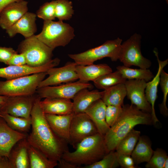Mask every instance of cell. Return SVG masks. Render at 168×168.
<instances>
[{"label": "cell", "mask_w": 168, "mask_h": 168, "mask_svg": "<svg viewBox=\"0 0 168 168\" xmlns=\"http://www.w3.org/2000/svg\"><path fill=\"white\" fill-rule=\"evenodd\" d=\"M41 98L37 96L30 113L31 131L27 137L29 144L49 159L59 162L63 154L69 151L68 143L58 136L48 123L40 105Z\"/></svg>", "instance_id": "1"}, {"label": "cell", "mask_w": 168, "mask_h": 168, "mask_svg": "<svg viewBox=\"0 0 168 168\" xmlns=\"http://www.w3.org/2000/svg\"><path fill=\"white\" fill-rule=\"evenodd\" d=\"M152 124L151 114L131 104L124 105L118 118L104 136L108 152L114 151L119 142L135 126Z\"/></svg>", "instance_id": "2"}, {"label": "cell", "mask_w": 168, "mask_h": 168, "mask_svg": "<svg viewBox=\"0 0 168 168\" xmlns=\"http://www.w3.org/2000/svg\"><path fill=\"white\" fill-rule=\"evenodd\" d=\"M75 149L73 152L64 153L62 158L78 168L99 161L108 153L104 136L98 133L84 139Z\"/></svg>", "instance_id": "3"}, {"label": "cell", "mask_w": 168, "mask_h": 168, "mask_svg": "<svg viewBox=\"0 0 168 168\" xmlns=\"http://www.w3.org/2000/svg\"><path fill=\"white\" fill-rule=\"evenodd\" d=\"M40 41L53 50L64 47L75 36L74 28L63 21H44L41 32L36 35Z\"/></svg>", "instance_id": "4"}, {"label": "cell", "mask_w": 168, "mask_h": 168, "mask_svg": "<svg viewBox=\"0 0 168 168\" xmlns=\"http://www.w3.org/2000/svg\"><path fill=\"white\" fill-rule=\"evenodd\" d=\"M47 75L46 72H43L0 81V95L8 96L33 95Z\"/></svg>", "instance_id": "5"}, {"label": "cell", "mask_w": 168, "mask_h": 168, "mask_svg": "<svg viewBox=\"0 0 168 168\" xmlns=\"http://www.w3.org/2000/svg\"><path fill=\"white\" fill-rule=\"evenodd\" d=\"M122 41L118 38L113 40H107L100 46L83 52L68 55L77 65L92 64L95 61L106 57L115 62L119 60Z\"/></svg>", "instance_id": "6"}, {"label": "cell", "mask_w": 168, "mask_h": 168, "mask_svg": "<svg viewBox=\"0 0 168 168\" xmlns=\"http://www.w3.org/2000/svg\"><path fill=\"white\" fill-rule=\"evenodd\" d=\"M17 50L19 53L24 55L27 65L37 67L45 64L52 59L54 50L40 40L34 35L22 41Z\"/></svg>", "instance_id": "7"}, {"label": "cell", "mask_w": 168, "mask_h": 168, "mask_svg": "<svg viewBox=\"0 0 168 168\" xmlns=\"http://www.w3.org/2000/svg\"><path fill=\"white\" fill-rule=\"evenodd\" d=\"M141 38L140 35L135 34L121 44L119 60L124 65L129 67L135 66L143 69H148L151 66V61L141 53Z\"/></svg>", "instance_id": "8"}, {"label": "cell", "mask_w": 168, "mask_h": 168, "mask_svg": "<svg viewBox=\"0 0 168 168\" xmlns=\"http://www.w3.org/2000/svg\"><path fill=\"white\" fill-rule=\"evenodd\" d=\"M93 87V85L89 82L78 81L57 86H48L38 88L36 93L41 98H58L72 99L80 90L85 88L91 89Z\"/></svg>", "instance_id": "9"}, {"label": "cell", "mask_w": 168, "mask_h": 168, "mask_svg": "<svg viewBox=\"0 0 168 168\" xmlns=\"http://www.w3.org/2000/svg\"><path fill=\"white\" fill-rule=\"evenodd\" d=\"M98 133L95 124L85 112L74 114L70 130V144L75 149L84 139Z\"/></svg>", "instance_id": "10"}, {"label": "cell", "mask_w": 168, "mask_h": 168, "mask_svg": "<svg viewBox=\"0 0 168 168\" xmlns=\"http://www.w3.org/2000/svg\"><path fill=\"white\" fill-rule=\"evenodd\" d=\"M35 97L34 95L7 96L0 107V112L15 116L30 118Z\"/></svg>", "instance_id": "11"}, {"label": "cell", "mask_w": 168, "mask_h": 168, "mask_svg": "<svg viewBox=\"0 0 168 168\" xmlns=\"http://www.w3.org/2000/svg\"><path fill=\"white\" fill-rule=\"evenodd\" d=\"M77 64L68 62L61 67H54L47 72L48 77L39 84L38 88L74 82L78 79L76 72Z\"/></svg>", "instance_id": "12"}, {"label": "cell", "mask_w": 168, "mask_h": 168, "mask_svg": "<svg viewBox=\"0 0 168 168\" xmlns=\"http://www.w3.org/2000/svg\"><path fill=\"white\" fill-rule=\"evenodd\" d=\"M147 82L143 80H127L124 82L126 96L131 104L144 112L151 114V105L147 100L145 94Z\"/></svg>", "instance_id": "13"}, {"label": "cell", "mask_w": 168, "mask_h": 168, "mask_svg": "<svg viewBox=\"0 0 168 168\" xmlns=\"http://www.w3.org/2000/svg\"><path fill=\"white\" fill-rule=\"evenodd\" d=\"M60 62L58 58L52 59L42 66L33 67L27 64L22 66L8 65L0 68V77L9 80L34 73L46 72L51 68L58 66Z\"/></svg>", "instance_id": "14"}, {"label": "cell", "mask_w": 168, "mask_h": 168, "mask_svg": "<svg viewBox=\"0 0 168 168\" xmlns=\"http://www.w3.org/2000/svg\"><path fill=\"white\" fill-rule=\"evenodd\" d=\"M25 133L11 128L0 116V156L8 158L15 145L21 140L26 138Z\"/></svg>", "instance_id": "15"}, {"label": "cell", "mask_w": 168, "mask_h": 168, "mask_svg": "<svg viewBox=\"0 0 168 168\" xmlns=\"http://www.w3.org/2000/svg\"><path fill=\"white\" fill-rule=\"evenodd\" d=\"M28 2L24 0L12 3L0 13V27L6 30L28 12Z\"/></svg>", "instance_id": "16"}, {"label": "cell", "mask_w": 168, "mask_h": 168, "mask_svg": "<svg viewBox=\"0 0 168 168\" xmlns=\"http://www.w3.org/2000/svg\"><path fill=\"white\" fill-rule=\"evenodd\" d=\"M153 52L157 58L158 68L155 76L151 80L147 82L145 94L147 100L151 106L152 111L151 115L153 124L154 125L159 122L155 113V104L158 97V87L160 83V73L161 70L168 63V59H167L163 61L160 60L159 58L157 49H154Z\"/></svg>", "instance_id": "17"}, {"label": "cell", "mask_w": 168, "mask_h": 168, "mask_svg": "<svg viewBox=\"0 0 168 168\" xmlns=\"http://www.w3.org/2000/svg\"><path fill=\"white\" fill-rule=\"evenodd\" d=\"M36 15L27 12L12 26L6 30L9 37L20 34L25 38L34 35L37 30L35 23Z\"/></svg>", "instance_id": "18"}, {"label": "cell", "mask_w": 168, "mask_h": 168, "mask_svg": "<svg viewBox=\"0 0 168 168\" xmlns=\"http://www.w3.org/2000/svg\"><path fill=\"white\" fill-rule=\"evenodd\" d=\"M74 114L66 115L45 114L46 118L54 132L70 144V130Z\"/></svg>", "instance_id": "19"}, {"label": "cell", "mask_w": 168, "mask_h": 168, "mask_svg": "<svg viewBox=\"0 0 168 168\" xmlns=\"http://www.w3.org/2000/svg\"><path fill=\"white\" fill-rule=\"evenodd\" d=\"M106 106L102 99H100L93 103L84 112L95 124L98 133L104 136L110 128L105 120Z\"/></svg>", "instance_id": "20"}, {"label": "cell", "mask_w": 168, "mask_h": 168, "mask_svg": "<svg viewBox=\"0 0 168 168\" xmlns=\"http://www.w3.org/2000/svg\"><path fill=\"white\" fill-rule=\"evenodd\" d=\"M45 114L66 115L72 113V102L71 99L62 98H45L40 101Z\"/></svg>", "instance_id": "21"}, {"label": "cell", "mask_w": 168, "mask_h": 168, "mask_svg": "<svg viewBox=\"0 0 168 168\" xmlns=\"http://www.w3.org/2000/svg\"><path fill=\"white\" fill-rule=\"evenodd\" d=\"M26 138L17 142L11 150L8 158L12 168H30Z\"/></svg>", "instance_id": "22"}, {"label": "cell", "mask_w": 168, "mask_h": 168, "mask_svg": "<svg viewBox=\"0 0 168 168\" xmlns=\"http://www.w3.org/2000/svg\"><path fill=\"white\" fill-rule=\"evenodd\" d=\"M76 71L79 81L84 82H93L101 76L113 72L111 68L105 63L77 65Z\"/></svg>", "instance_id": "23"}, {"label": "cell", "mask_w": 168, "mask_h": 168, "mask_svg": "<svg viewBox=\"0 0 168 168\" xmlns=\"http://www.w3.org/2000/svg\"><path fill=\"white\" fill-rule=\"evenodd\" d=\"M102 93L97 90L90 91L87 88L79 91L72 99V113L84 112L93 103L101 99Z\"/></svg>", "instance_id": "24"}, {"label": "cell", "mask_w": 168, "mask_h": 168, "mask_svg": "<svg viewBox=\"0 0 168 168\" xmlns=\"http://www.w3.org/2000/svg\"><path fill=\"white\" fill-rule=\"evenodd\" d=\"M154 151L149 139L145 136H140L131 156L135 164L148 162Z\"/></svg>", "instance_id": "25"}, {"label": "cell", "mask_w": 168, "mask_h": 168, "mask_svg": "<svg viewBox=\"0 0 168 168\" xmlns=\"http://www.w3.org/2000/svg\"><path fill=\"white\" fill-rule=\"evenodd\" d=\"M101 99L107 105L122 106L126 96V90L124 83H121L102 91Z\"/></svg>", "instance_id": "26"}, {"label": "cell", "mask_w": 168, "mask_h": 168, "mask_svg": "<svg viewBox=\"0 0 168 168\" xmlns=\"http://www.w3.org/2000/svg\"><path fill=\"white\" fill-rule=\"evenodd\" d=\"M30 168H53L58 162L49 159L38 149L29 145L28 149Z\"/></svg>", "instance_id": "27"}, {"label": "cell", "mask_w": 168, "mask_h": 168, "mask_svg": "<svg viewBox=\"0 0 168 168\" xmlns=\"http://www.w3.org/2000/svg\"><path fill=\"white\" fill-rule=\"evenodd\" d=\"M116 69L126 80H143L147 82L154 77L153 73L149 68L134 69L123 65L118 66Z\"/></svg>", "instance_id": "28"}, {"label": "cell", "mask_w": 168, "mask_h": 168, "mask_svg": "<svg viewBox=\"0 0 168 168\" xmlns=\"http://www.w3.org/2000/svg\"><path fill=\"white\" fill-rule=\"evenodd\" d=\"M140 132L133 129L118 143L115 150L118 154L131 155L140 136Z\"/></svg>", "instance_id": "29"}, {"label": "cell", "mask_w": 168, "mask_h": 168, "mask_svg": "<svg viewBox=\"0 0 168 168\" xmlns=\"http://www.w3.org/2000/svg\"><path fill=\"white\" fill-rule=\"evenodd\" d=\"M126 80L117 70L102 75L93 82L96 88L104 90L118 84L124 83Z\"/></svg>", "instance_id": "30"}, {"label": "cell", "mask_w": 168, "mask_h": 168, "mask_svg": "<svg viewBox=\"0 0 168 168\" xmlns=\"http://www.w3.org/2000/svg\"><path fill=\"white\" fill-rule=\"evenodd\" d=\"M0 116L12 128L18 131L25 133L27 132L31 127V117L26 118L16 117L7 113L0 112Z\"/></svg>", "instance_id": "31"}, {"label": "cell", "mask_w": 168, "mask_h": 168, "mask_svg": "<svg viewBox=\"0 0 168 168\" xmlns=\"http://www.w3.org/2000/svg\"><path fill=\"white\" fill-rule=\"evenodd\" d=\"M55 17L59 21L68 20L74 14L72 2L68 0H56Z\"/></svg>", "instance_id": "32"}, {"label": "cell", "mask_w": 168, "mask_h": 168, "mask_svg": "<svg viewBox=\"0 0 168 168\" xmlns=\"http://www.w3.org/2000/svg\"><path fill=\"white\" fill-rule=\"evenodd\" d=\"M119 166L116 153L114 151L110 152L101 160L83 168H115Z\"/></svg>", "instance_id": "33"}, {"label": "cell", "mask_w": 168, "mask_h": 168, "mask_svg": "<svg viewBox=\"0 0 168 168\" xmlns=\"http://www.w3.org/2000/svg\"><path fill=\"white\" fill-rule=\"evenodd\" d=\"M160 84L163 93V100L159 106L161 114L164 116L168 115V109L166 102L168 94V74L163 69L160 73Z\"/></svg>", "instance_id": "34"}, {"label": "cell", "mask_w": 168, "mask_h": 168, "mask_svg": "<svg viewBox=\"0 0 168 168\" xmlns=\"http://www.w3.org/2000/svg\"><path fill=\"white\" fill-rule=\"evenodd\" d=\"M56 0L45 3L41 6L36 14L38 17L44 21H53L55 20V8Z\"/></svg>", "instance_id": "35"}, {"label": "cell", "mask_w": 168, "mask_h": 168, "mask_svg": "<svg viewBox=\"0 0 168 168\" xmlns=\"http://www.w3.org/2000/svg\"><path fill=\"white\" fill-rule=\"evenodd\" d=\"M168 157L164 150L157 148L153 152L149 161L145 165L147 168H163L166 160Z\"/></svg>", "instance_id": "36"}, {"label": "cell", "mask_w": 168, "mask_h": 168, "mask_svg": "<svg viewBox=\"0 0 168 168\" xmlns=\"http://www.w3.org/2000/svg\"><path fill=\"white\" fill-rule=\"evenodd\" d=\"M122 106L107 105L105 111V120L110 127L112 126L118 118L122 111Z\"/></svg>", "instance_id": "37"}, {"label": "cell", "mask_w": 168, "mask_h": 168, "mask_svg": "<svg viewBox=\"0 0 168 168\" xmlns=\"http://www.w3.org/2000/svg\"><path fill=\"white\" fill-rule=\"evenodd\" d=\"M118 161L121 167L124 168H135V163L131 155L119 154L116 152Z\"/></svg>", "instance_id": "38"}, {"label": "cell", "mask_w": 168, "mask_h": 168, "mask_svg": "<svg viewBox=\"0 0 168 168\" xmlns=\"http://www.w3.org/2000/svg\"><path fill=\"white\" fill-rule=\"evenodd\" d=\"M17 53L12 48L0 47V62L7 65L12 57Z\"/></svg>", "instance_id": "39"}, {"label": "cell", "mask_w": 168, "mask_h": 168, "mask_svg": "<svg viewBox=\"0 0 168 168\" xmlns=\"http://www.w3.org/2000/svg\"><path fill=\"white\" fill-rule=\"evenodd\" d=\"M26 64V60L24 55L22 53H18L13 55L7 65L15 66H22Z\"/></svg>", "instance_id": "40"}, {"label": "cell", "mask_w": 168, "mask_h": 168, "mask_svg": "<svg viewBox=\"0 0 168 168\" xmlns=\"http://www.w3.org/2000/svg\"><path fill=\"white\" fill-rule=\"evenodd\" d=\"M58 166L61 168H78L77 166L74 165L62 158L58 162Z\"/></svg>", "instance_id": "41"}, {"label": "cell", "mask_w": 168, "mask_h": 168, "mask_svg": "<svg viewBox=\"0 0 168 168\" xmlns=\"http://www.w3.org/2000/svg\"><path fill=\"white\" fill-rule=\"evenodd\" d=\"M0 168H11L8 158L0 156Z\"/></svg>", "instance_id": "42"}, {"label": "cell", "mask_w": 168, "mask_h": 168, "mask_svg": "<svg viewBox=\"0 0 168 168\" xmlns=\"http://www.w3.org/2000/svg\"><path fill=\"white\" fill-rule=\"evenodd\" d=\"M23 0H0V13L3 9L9 4Z\"/></svg>", "instance_id": "43"}, {"label": "cell", "mask_w": 168, "mask_h": 168, "mask_svg": "<svg viewBox=\"0 0 168 168\" xmlns=\"http://www.w3.org/2000/svg\"><path fill=\"white\" fill-rule=\"evenodd\" d=\"M6 97V96L0 95V107L4 103Z\"/></svg>", "instance_id": "44"}, {"label": "cell", "mask_w": 168, "mask_h": 168, "mask_svg": "<svg viewBox=\"0 0 168 168\" xmlns=\"http://www.w3.org/2000/svg\"><path fill=\"white\" fill-rule=\"evenodd\" d=\"M168 168V157H167L164 163L163 168Z\"/></svg>", "instance_id": "45"}]
</instances>
